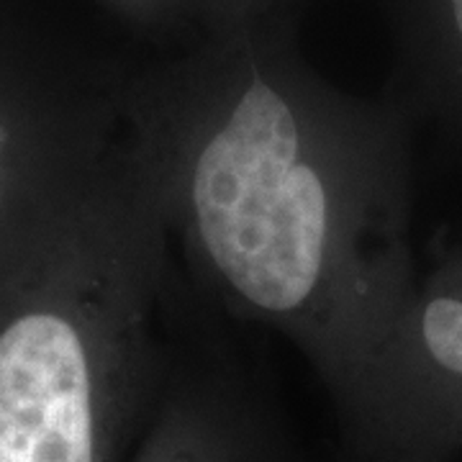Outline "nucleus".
Returning <instances> with one entry per match:
<instances>
[{"label": "nucleus", "mask_w": 462, "mask_h": 462, "mask_svg": "<svg viewBox=\"0 0 462 462\" xmlns=\"http://www.w3.org/2000/svg\"><path fill=\"white\" fill-rule=\"evenodd\" d=\"M121 116L188 270L298 346L342 411L419 282L406 108L324 80L281 11L124 72Z\"/></svg>", "instance_id": "1"}, {"label": "nucleus", "mask_w": 462, "mask_h": 462, "mask_svg": "<svg viewBox=\"0 0 462 462\" xmlns=\"http://www.w3.org/2000/svg\"><path fill=\"white\" fill-rule=\"evenodd\" d=\"M172 245L126 144L0 319V462H129L170 373Z\"/></svg>", "instance_id": "2"}, {"label": "nucleus", "mask_w": 462, "mask_h": 462, "mask_svg": "<svg viewBox=\"0 0 462 462\" xmlns=\"http://www.w3.org/2000/svg\"><path fill=\"white\" fill-rule=\"evenodd\" d=\"M349 462H449L462 449V249L419 278L339 411Z\"/></svg>", "instance_id": "3"}, {"label": "nucleus", "mask_w": 462, "mask_h": 462, "mask_svg": "<svg viewBox=\"0 0 462 462\" xmlns=\"http://www.w3.org/2000/svg\"><path fill=\"white\" fill-rule=\"evenodd\" d=\"M129 462H303L275 409L236 367H170Z\"/></svg>", "instance_id": "4"}, {"label": "nucleus", "mask_w": 462, "mask_h": 462, "mask_svg": "<svg viewBox=\"0 0 462 462\" xmlns=\"http://www.w3.org/2000/svg\"><path fill=\"white\" fill-rule=\"evenodd\" d=\"M424 88L419 108L462 142V0L424 5Z\"/></svg>", "instance_id": "5"}, {"label": "nucleus", "mask_w": 462, "mask_h": 462, "mask_svg": "<svg viewBox=\"0 0 462 462\" xmlns=\"http://www.w3.org/2000/svg\"><path fill=\"white\" fill-rule=\"evenodd\" d=\"M293 3L296 0H211V21L206 29L226 26L236 21H247V18L270 16L281 11H293Z\"/></svg>", "instance_id": "6"}, {"label": "nucleus", "mask_w": 462, "mask_h": 462, "mask_svg": "<svg viewBox=\"0 0 462 462\" xmlns=\"http://www.w3.org/2000/svg\"><path fill=\"white\" fill-rule=\"evenodd\" d=\"M8 144H11V129H8V121L0 118V200H3V193L8 188V178H11V162L5 160Z\"/></svg>", "instance_id": "7"}]
</instances>
